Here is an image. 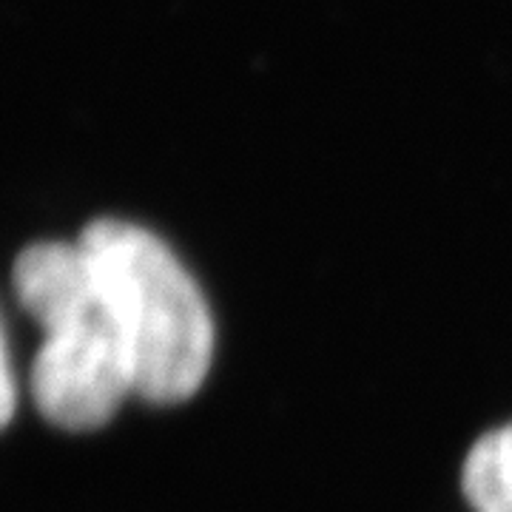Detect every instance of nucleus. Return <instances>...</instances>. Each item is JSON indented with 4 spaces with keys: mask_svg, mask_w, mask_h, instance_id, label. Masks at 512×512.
Listing matches in <instances>:
<instances>
[{
    "mask_svg": "<svg viewBox=\"0 0 512 512\" xmlns=\"http://www.w3.org/2000/svg\"><path fill=\"white\" fill-rule=\"evenodd\" d=\"M77 242L123 325L134 393L154 404L194 396L214 356V322L183 262L163 239L123 220L92 222Z\"/></svg>",
    "mask_w": 512,
    "mask_h": 512,
    "instance_id": "2",
    "label": "nucleus"
},
{
    "mask_svg": "<svg viewBox=\"0 0 512 512\" xmlns=\"http://www.w3.org/2000/svg\"><path fill=\"white\" fill-rule=\"evenodd\" d=\"M20 305L43 328L32 396L63 430H94L134 393L126 333L80 242H40L15 265Z\"/></svg>",
    "mask_w": 512,
    "mask_h": 512,
    "instance_id": "1",
    "label": "nucleus"
},
{
    "mask_svg": "<svg viewBox=\"0 0 512 512\" xmlns=\"http://www.w3.org/2000/svg\"><path fill=\"white\" fill-rule=\"evenodd\" d=\"M12 413H15V382H12L9 359L3 350V339H0V430L9 424Z\"/></svg>",
    "mask_w": 512,
    "mask_h": 512,
    "instance_id": "4",
    "label": "nucleus"
},
{
    "mask_svg": "<svg viewBox=\"0 0 512 512\" xmlns=\"http://www.w3.org/2000/svg\"><path fill=\"white\" fill-rule=\"evenodd\" d=\"M461 487L476 512H512V424L473 444Z\"/></svg>",
    "mask_w": 512,
    "mask_h": 512,
    "instance_id": "3",
    "label": "nucleus"
}]
</instances>
